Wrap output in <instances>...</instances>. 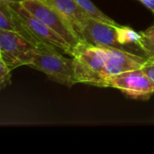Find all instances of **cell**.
I'll use <instances>...</instances> for the list:
<instances>
[{"instance_id": "cell-14", "label": "cell", "mask_w": 154, "mask_h": 154, "mask_svg": "<svg viewBox=\"0 0 154 154\" xmlns=\"http://www.w3.org/2000/svg\"><path fill=\"white\" fill-rule=\"evenodd\" d=\"M142 69L154 85V62H151L148 60V62Z\"/></svg>"}, {"instance_id": "cell-15", "label": "cell", "mask_w": 154, "mask_h": 154, "mask_svg": "<svg viewBox=\"0 0 154 154\" xmlns=\"http://www.w3.org/2000/svg\"><path fill=\"white\" fill-rule=\"evenodd\" d=\"M144 5H146L152 13H154V0H140Z\"/></svg>"}, {"instance_id": "cell-12", "label": "cell", "mask_w": 154, "mask_h": 154, "mask_svg": "<svg viewBox=\"0 0 154 154\" xmlns=\"http://www.w3.org/2000/svg\"><path fill=\"white\" fill-rule=\"evenodd\" d=\"M75 1L90 18H93L95 20H97V21H100L103 23H106L109 24H116V25L118 24L112 18H110L109 16L105 14L90 0H75Z\"/></svg>"}, {"instance_id": "cell-7", "label": "cell", "mask_w": 154, "mask_h": 154, "mask_svg": "<svg viewBox=\"0 0 154 154\" xmlns=\"http://www.w3.org/2000/svg\"><path fill=\"white\" fill-rule=\"evenodd\" d=\"M103 88H114L134 99H149L154 94V85L143 69L129 70L106 79Z\"/></svg>"}, {"instance_id": "cell-1", "label": "cell", "mask_w": 154, "mask_h": 154, "mask_svg": "<svg viewBox=\"0 0 154 154\" xmlns=\"http://www.w3.org/2000/svg\"><path fill=\"white\" fill-rule=\"evenodd\" d=\"M80 37L88 45L132 52L129 45H138L140 33L130 27L109 24L89 17L81 30Z\"/></svg>"}, {"instance_id": "cell-6", "label": "cell", "mask_w": 154, "mask_h": 154, "mask_svg": "<svg viewBox=\"0 0 154 154\" xmlns=\"http://www.w3.org/2000/svg\"><path fill=\"white\" fill-rule=\"evenodd\" d=\"M36 45L23 35L0 30V60L11 69L29 66L35 55Z\"/></svg>"}, {"instance_id": "cell-5", "label": "cell", "mask_w": 154, "mask_h": 154, "mask_svg": "<svg viewBox=\"0 0 154 154\" xmlns=\"http://www.w3.org/2000/svg\"><path fill=\"white\" fill-rule=\"evenodd\" d=\"M107 57L108 48L92 46L87 43L82 45L73 57L78 83L97 87L98 76L105 67Z\"/></svg>"}, {"instance_id": "cell-8", "label": "cell", "mask_w": 154, "mask_h": 154, "mask_svg": "<svg viewBox=\"0 0 154 154\" xmlns=\"http://www.w3.org/2000/svg\"><path fill=\"white\" fill-rule=\"evenodd\" d=\"M148 62L146 57L134 52L108 48V57L105 67L98 76L97 87H102L108 78L129 70L142 69Z\"/></svg>"}, {"instance_id": "cell-10", "label": "cell", "mask_w": 154, "mask_h": 154, "mask_svg": "<svg viewBox=\"0 0 154 154\" xmlns=\"http://www.w3.org/2000/svg\"><path fill=\"white\" fill-rule=\"evenodd\" d=\"M0 30L14 32L22 35V32L14 18L10 5L2 0H0Z\"/></svg>"}, {"instance_id": "cell-4", "label": "cell", "mask_w": 154, "mask_h": 154, "mask_svg": "<svg viewBox=\"0 0 154 154\" xmlns=\"http://www.w3.org/2000/svg\"><path fill=\"white\" fill-rule=\"evenodd\" d=\"M32 14L45 23L74 50V56L85 44L71 23L53 6L42 0H25L21 3Z\"/></svg>"}, {"instance_id": "cell-13", "label": "cell", "mask_w": 154, "mask_h": 154, "mask_svg": "<svg viewBox=\"0 0 154 154\" xmlns=\"http://www.w3.org/2000/svg\"><path fill=\"white\" fill-rule=\"evenodd\" d=\"M11 83V69L0 60V88L3 89Z\"/></svg>"}, {"instance_id": "cell-3", "label": "cell", "mask_w": 154, "mask_h": 154, "mask_svg": "<svg viewBox=\"0 0 154 154\" xmlns=\"http://www.w3.org/2000/svg\"><path fill=\"white\" fill-rule=\"evenodd\" d=\"M58 50L43 43L36 45V52L29 67L43 72L54 82L71 88L78 83L75 76L74 59L65 57Z\"/></svg>"}, {"instance_id": "cell-16", "label": "cell", "mask_w": 154, "mask_h": 154, "mask_svg": "<svg viewBox=\"0 0 154 154\" xmlns=\"http://www.w3.org/2000/svg\"><path fill=\"white\" fill-rule=\"evenodd\" d=\"M4 2H5L6 4H15V3H23L25 0H2Z\"/></svg>"}, {"instance_id": "cell-2", "label": "cell", "mask_w": 154, "mask_h": 154, "mask_svg": "<svg viewBox=\"0 0 154 154\" xmlns=\"http://www.w3.org/2000/svg\"><path fill=\"white\" fill-rule=\"evenodd\" d=\"M9 5L13 11L15 23L24 38L35 45L41 43L51 45L65 54L74 57L75 52L71 46L45 23L32 14L21 3L9 4Z\"/></svg>"}, {"instance_id": "cell-9", "label": "cell", "mask_w": 154, "mask_h": 154, "mask_svg": "<svg viewBox=\"0 0 154 154\" xmlns=\"http://www.w3.org/2000/svg\"><path fill=\"white\" fill-rule=\"evenodd\" d=\"M57 9L74 27L79 36L89 16L76 3L75 0H42ZM81 39V37H80ZM82 40V39H81Z\"/></svg>"}, {"instance_id": "cell-11", "label": "cell", "mask_w": 154, "mask_h": 154, "mask_svg": "<svg viewBox=\"0 0 154 154\" xmlns=\"http://www.w3.org/2000/svg\"><path fill=\"white\" fill-rule=\"evenodd\" d=\"M138 47L144 52L149 61L154 62V25L140 32Z\"/></svg>"}]
</instances>
